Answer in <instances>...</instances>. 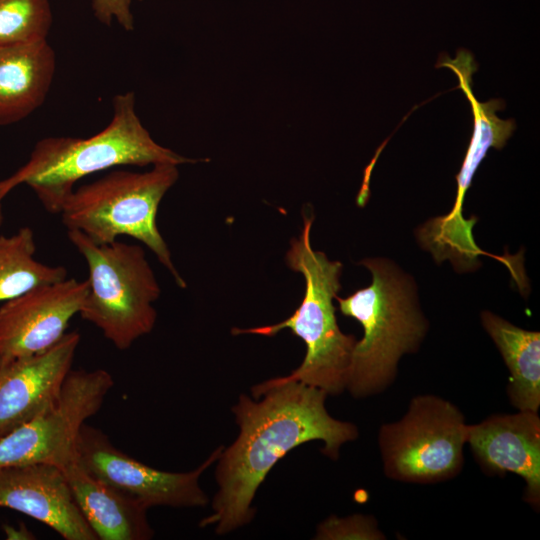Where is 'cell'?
<instances>
[{"label":"cell","instance_id":"obj_1","mask_svg":"<svg viewBox=\"0 0 540 540\" xmlns=\"http://www.w3.org/2000/svg\"><path fill=\"white\" fill-rule=\"evenodd\" d=\"M255 398L240 395L232 412L240 432L222 450L216 468L219 486L212 513L200 526L215 525L219 535L249 523L252 501L272 467L290 450L314 440L323 453L337 459L339 448L358 436L355 425L334 419L325 408L327 393L301 382L272 379L252 388Z\"/></svg>","mask_w":540,"mask_h":540},{"label":"cell","instance_id":"obj_2","mask_svg":"<svg viewBox=\"0 0 540 540\" xmlns=\"http://www.w3.org/2000/svg\"><path fill=\"white\" fill-rule=\"evenodd\" d=\"M134 92L114 97L109 124L88 138L46 137L39 140L28 159L9 177L0 180L5 198L21 184L29 186L43 208L59 214L76 183L91 174L118 166L197 163L158 144L136 112Z\"/></svg>","mask_w":540,"mask_h":540},{"label":"cell","instance_id":"obj_3","mask_svg":"<svg viewBox=\"0 0 540 540\" xmlns=\"http://www.w3.org/2000/svg\"><path fill=\"white\" fill-rule=\"evenodd\" d=\"M313 216H304L300 235L293 238L286 253L287 266L303 275L305 294L300 306L286 320L255 328H233L232 334L274 336L289 329L302 339L306 354L301 365L290 375L276 377V382H301L335 395L347 387L356 338L344 334L336 319L333 299L341 288L342 263L331 261L310 242Z\"/></svg>","mask_w":540,"mask_h":540},{"label":"cell","instance_id":"obj_4","mask_svg":"<svg viewBox=\"0 0 540 540\" xmlns=\"http://www.w3.org/2000/svg\"><path fill=\"white\" fill-rule=\"evenodd\" d=\"M360 263L370 270L371 284L346 298L336 296L341 313L364 330L353 349L346 387L355 397L386 388L400 357L416 350L427 329L413 287L392 263L378 258Z\"/></svg>","mask_w":540,"mask_h":540},{"label":"cell","instance_id":"obj_5","mask_svg":"<svg viewBox=\"0 0 540 540\" xmlns=\"http://www.w3.org/2000/svg\"><path fill=\"white\" fill-rule=\"evenodd\" d=\"M178 177V165L171 163L155 164L146 172L112 171L71 192L59 213L62 223L96 244H109L123 235L135 238L185 288L156 221L159 204Z\"/></svg>","mask_w":540,"mask_h":540},{"label":"cell","instance_id":"obj_6","mask_svg":"<svg viewBox=\"0 0 540 540\" xmlns=\"http://www.w3.org/2000/svg\"><path fill=\"white\" fill-rule=\"evenodd\" d=\"M67 236L88 266V292L79 315L119 350L150 333L160 287L142 246L114 241L96 244L77 230Z\"/></svg>","mask_w":540,"mask_h":540},{"label":"cell","instance_id":"obj_7","mask_svg":"<svg viewBox=\"0 0 540 540\" xmlns=\"http://www.w3.org/2000/svg\"><path fill=\"white\" fill-rule=\"evenodd\" d=\"M452 70L460 88L471 105L473 132L461 169L456 176L457 193L452 209L435 217L418 231L422 246L429 250L437 262L449 259L458 270H471L479 266L478 256L484 253L472 234L476 217L464 219L462 213L465 194L474 174L490 148L501 149L516 129L514 119H501L497 111L505 107L502 99L480 102L472 90V75L477 70L473 55L460 49L454 59L442 54L436 67Z\"/></svg>","mask_w":540,"mask_h":540},{"label":"cell","instance_id":"obj_8","mask_svg":"<svg viewBox=\"0 0 540 540\" xmlns=\"http://www.w3.org/2000/svg\"><path fill=\"white\" fill-rule=\"evenodd\" d=\"M468 425L459 409L433 395L415 397L406 415L379 433L385 474L395 480L433 483L463 466Z\"/></svg>","mask_w":540,"mask_h":540},{"label":"cell","instance_id":"obj_9","mask_svg":"<svg viewBox=\"0 0 540 540\" xmlns=\"http://www.w3.org/2000/svg\"><path fill=\"white\" fill-rule=\"evenodd\" d=\"M113 385L104 369L71 370L48 407L0 438V467L47 463L61 468L76 456L81 427L100 410Z\"/></svg>","mask_w":540,"mask_h":540},{"label":"cell","instance_id":"obj_10","mask_svg":"<svg viewBox=\"0 0 540 540\" xmlns=\"http://www.w3.org/2000/svg\"><path fill=\"white\" fill-rule=\"evenodd\" d=\"M224 447L191 472H168L152 468L117 449L100 429L84 424L76 441V459L90 474L152 506L199 507L208 497L199 485L201 474L216 462Z\"/></svg>","mask_w":540,"mask_h":540},{"label":"cell","instance_id":"obj_11","mask_svg":"<svg viewBox=\"0 0 540 540\" xmlns=\"http://www.w3.org/2000/svg\"><path fill=\"white\" fill-rule=\"evenodd\" d=\"M88 281L65 278L39 285L0 306V359L42 353L67 333L88 292Z\"/></svg>","mask_w":540,"mask_h":540},{"label":"cell","instance_id":"obj_12","mask_svg":"<svg viewBox=\"0 0 540 540\" xmlns=\"http://www.w3.org/2000/svg\"><path fill=\"white\" fill-rule=\"evenodd\" d=\"M80 342L66 333L50 349L27 357L0 359V438L31 420L59 395Z\"/></svg>","mask_w":540,"mask_h":540},{"label":"cell","instance_id":"obj_13","mask_svg":"<svg viewBox=\"0 0 540 540\" xmlns=\"http://www.w3.org/2000/svg\"><path fill=\"white\" fill-rule=\"evenodd\" d=\"M0 507L30 516L65 540H98L77 507L62 470L55 465L0 467Z\"/></svg>","mask_w":540,"mask_h":540},{"label":"cell","instance_id":"obj_14","mask_svg":"<svg viewBox=\"0 0 540 540\" xmlns=\"http://www.w3.org/2000/svg\"><path fill=\"white\" fill-rule=\"evenodd\" d=\"M481 466L490 473L512 472L526 482V501L540 503V419L537 412L494 415L468 425L467 440Z\"/></svg>","mask_w":540,"mask_h":540},{"label":"cell","instance_id":"obj_15","mask_svg":"<svg viewBox=\"0 0 540 540\" xmlns=\"http://www.w3.org/2000/svg\"><path fill=\"white\" fill-rule=\"evenodd\" d=\"M73 499L98 540H148L147 507L87 472L76 456L60 468Z\"/></svg>","mask_w":540,"mask_h":540},{"label":"cell","instance_id":"obj_16","mask_svg":"<svg viewBox=\"0 0 540 540\" xmlns=\"http://www.w3.org/2000/svg\"><path fill=\"white\" fill-rule=\"evenodd\" d=\"M55 70L47 39L0 46V126L23 120L45 102Z\"/></svg>","mask_w":540,"mask_h":540},{"label":"cell","instance_id":"obj_17","mask_svg":"<svg viewBox=\"0 0 540 540\" xmlns=\"http://www.w3.org/2000/svg\"><path fill=\"white\" fill-rule=\"evenodd\" d=\"M483 327L498 347L510 371L508 395L520 411L540 406V333L519 328L489 311L481 313Z\"/></svg>","mask_w":540,"mask_h":540},{"label":"cell","instance_id":"obj_18","mask_svg":"<svg viewBox=\"0 0 540 540\" xmlns=\"http://www.w3.org/2000/svg\"><path fill=\"white\" fill-rule=\"evenodd\" d=\"M33 230L22 227L10 236L0 235V302L13 299L43 284L67 278L63 266H49L34 258Z\"/></svg>","mask_w":540,"mask_h":540},{"label":"cell","instance_id":"obj_19","mask_svg":"<svg viewBox=\"0 0 540 540\" xmlns=\"http://www.w3.org/2000/svg\"><path fill=\"white\" fill-rule=\"evenodd\" d=\"M52 21L49 0H0V46L46 40Z\"/></svg>","mask_w":540,"mask_h":540},{"label":"cell","instance_id":"obj_20","mask_svg":"<svg viewBox=\"0 0 540 540\" xmlns=\"http://www.w3.org/2000/svg\"><path fill=\"white\" fill-rule=\"evenodd\" d=\"M318 539H382L373 520L356 515L346 519L332 517L323 522L317 532Z\"/></svg>","mask_w":540,"mask_h":540},{"label":"cell","instance_id":"obj_21","mask_svg":"<svg viewBox=\"0 0 540 540\" xmlns=\"http://www.w3.org/2000/svg\"><path fill=\"white\" fill-rule=\"evenodd\" d=\"M133 0H92V9L98 21L111 25L113 20L126 31L134 29V17L131 11ZM141 1V0H138Z\"/></svg>","mask_w":540,"mask_h":540},{"label":"cell","instance_id":"obj_22","mask_svg":"<svg viewBox=\"0 0 540 540\" xmlns=\"http://www.w3.org/2000/svg\"><path fill=\"white\" fill-rule=\"evenodd\" d=\"M3 199H4V198L0 195V227L2 226L3 220H4L3 208H2V201H3Z\"/></svg>","mask_w":540,"mask_h":540}]
</instances>
